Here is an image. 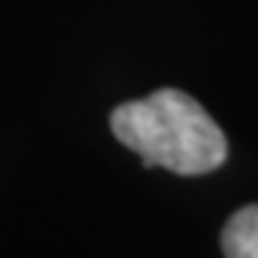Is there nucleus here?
I'll list each match as a JSON object with an SVG mask.
<instances>
[{
	"label": "nucleus",
	"mask_w": 258,
	"mask_h": 258,
	"mask_svg": "<svg viewBox=\"0 0 258 258\" xmlns=\"http://www.w3.org/2000/svg\"><path fill=\"white\" fill-rule=\"evenodd\" d=\"M112 135L144 158V166H164L175 175H210L227 161V135L212 115L181 89H155L126 101L109 115Z\"/></svg>",
	"instance_id": "nucleus-1"
},
{
	"label": "nucleus",
	"mask_w": 258,
	"mask_h": 258,
	"mask_svg": "<svg viewBox=\"0 0 258 258\" xmlns=\"http://www.w3.org/2000/svg\"><path fill=\"white\" fill-rule=\"evenodd\" d=\"M224 258H258V204L232 212L221 230Z\"/></svg>",
	"instance_id": "nucleus-2"
}]
</instances>
